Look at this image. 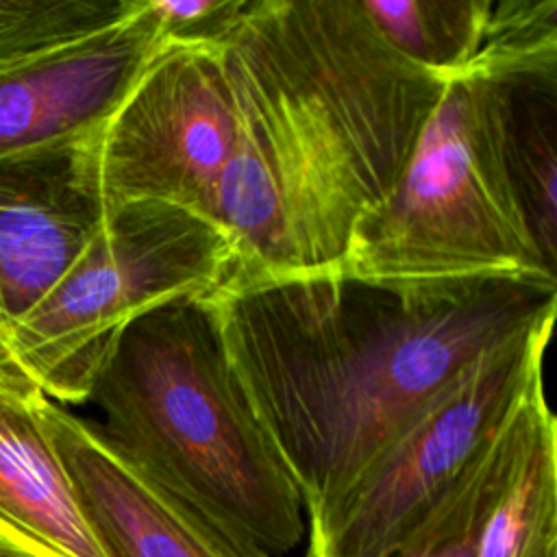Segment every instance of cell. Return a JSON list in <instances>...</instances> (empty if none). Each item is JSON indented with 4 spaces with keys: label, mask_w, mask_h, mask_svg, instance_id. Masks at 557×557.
<instances>
[{
    "label": "cell",
    "mask_w": 557,
    "mask_h": 557,
    "mask_svg": "<svg viewBox=\"0 0 557 557\" xmlns=\"http://www.w3.org/2000/svg\"><path fill=\"white\" fill-rule=\"evenodd\" d=\"M215 44L235 109L215 218L224 285L339 272L444 83L389 46L361 0H244Z\"/></svg>",
    "instance_id": "cell-1"
},
{
    "label": "cell",
    "mask_w": 557,
    "mask_h": 557,
    "mask_svg": "<svg viewBox=\"0 0 557 557\" xmlns=\"http://www.w3.org/2000/svg\"><path fill=\"white\" fill-rule=\"evenodd\" d=\"M205 300L311 522L466 366L553 324L557 281L400 285L339 270L222 285Z\"/></svg>",
    "instance_id": "cell-2"
},
{
    "label": "cell",
    "mask_w": 557,
    "mask_h": 557,
    "mask_svg": "<svg viewBox=\"0 0 557 557\" xmlns=\"http://www.w3.org/2000/svg\"><path fill=\"white\" fill-rule=\"evenodd\" d=\"M87 400L107 446L144 479L226 533L276 555L305 535L302 498L255 413L205 298L131 322Z\"/></svg>",
    "instance_id": "cell-3"
},
{
    "label": "cell",
    "mask_w": 557,
    "mask_h": 557,
    "mask_svg": "<svg viewBox=\"0 0 557 557\" xmlns=\"http://www.w3.org/2000/svg\"><path fill=\"white\" fill-rule=\"evenodd\" d=\"M342 270L400 285L557 281L511 168L505 74L444 83L392 194L357 224Z\"/></svg>",
    "instance_id": "cell-4"
},
{
    "label": "cell",
    "mask_w": 557,
    "mask_h": 557,
    "mask_svg": "<svg viewBox=\"0 0 557 557\" xmlns=\"http://www.w3.org/2000/svg\"><path fill=\"white\" fill-rule=\"evenodd\" d=\"M228 272L231 246L211 220L165 202L120 205L57 285L9 324L11 350L50 400L83 403L131 322L211 296Z\"/></svg>",
    "instance_id": "cell-5"
},
{
    "label": "cell",
    "mask_w": 557,
    "mask_h": 557,
    "mask_svg": "<svg viewBox=\"0 0 557 557\" xmlns=\"http://www.w3.org/2000/svg\"><path fill=\"white\" fill-rule=\"evenodd\" d=\"M553 324L481 355L431 396L359 481L309 522L307 557H385L542 381Z\"/></svg>",
    "instance_id": "cell-6"
},
{
    "label": "cell",
    "mask_w": 557,
    "mask_h": 557,
    "mask_svg": "<svg viewBox=\"0 0 557 557\" xmlns=\"http://www.w3.org/2000/svg\"><path fill=\"white\" fill-rule=\"evenodd\" d=\"M163 41L148 0H0V157L98 131Z\"/></svg>",
    "instance_id": "cell-7"
},
{
    "label": "cell",
    "mask_w": 557,
    "mask_h": 557,
    "mask_svg": "<svg viewBox=\"0 0 557 557\" xmlns=\"http://www.w3.org/2000/svg\"><path fill=\"white\" fill-rule=\"evenodd\" d=\"M235 109L218 44L165 39L94 133L104 202H165L218 218Z\"/></svg>",
    "instance_id": "cell-8"
},
{
    "label": "cell",
    "mask_w": 557,
    "mask_h": 557,
    "mask_svg": "<svg viewBox=\"0 0 557 557\" xmlns=\"http://www.w3.org/2000/svg\"><path fill=\"white\" fill-rule=\"evenodd\" d=\"M94 133L0 157V311L9 324L57 285L109 215Z\"/></svg>",
    "instance_id": "cell-9"
},
{
    "label": "cell",
    "mask_w": 557,
    "mask_h": 557,
    "mask_svg": "<svg viewBox=\"0 0 557 557\" xmlns=\"http://www.w3.org/2000/svg\"><path fill=\"white\" fill-rule=\"evenodd\" d=\"M41 418L104 557H272L135 472L107 446L94 422L50 398Z\"/></svg>",
    "instance_id": "cell-10"
},
{
    "label": "cell",
    "mask_w": 557,
    "mask_h": 557,
    "mask_svg": "<svg viewBox=\"0 0 557 557\" xmlns=\"http://www.w3.org/2000/svg\"><path fill=\"white\" fill-rule=\"evenodd\" d=\"M46 400L0 331V518L63 557H104L46 433Z\"/></svg>",
    "instance_id": "cell-11"
},
{
    "label": "cell",
    "mask_w": 557,
    "mask_h": 557,
    "mask_svg": "<svg viewBox=\"0 0 557 557\" xmlns=\"http://www.w3.org/2000/svg\"><path fill=\"white\" fill-rule=\"evenodd\" d=\"M500 463L474 557H557V424L537 381L498 429Z\"/></svg>",
    "instance_id": "cell-12"
},
{
    "label": "cell",
    "mask_w": 557,
    "mask_h": 557,
    "mask_svg": "<svg viewBox=\"0 0 557 557\" xmlns=\"http://www.w3.org/2000/svg\"><path fill=\"white\" fill-rule=\"evenodd\" d=\"M507 148L535 239L557 265V67L505 74Z\"/></svg>",
    "instance_id": "cell-13"
},
{
    "label": "cell",
    "mask_w": 557,
    "mask_h": 557,
    "mask_svg": "<svg viewBox=\"0 0 557 557\" xmlns=\"http://www.w3.org/2000/svg\"><path fill=\"white\" fill-rule=\"evenodd\" d=\"M383 39L442 83L468 76L481 54L490 0H361Z\"/></svg>",
    "instance_id": "cell-14"
},
{
    "label": "cell",
    "mask_w": 557,
    "mask_h": 557,
    "mask_svg": "<svg viewBox=\"0 0 557 557\" xmlns=\"http://www.w3.org/2000/svg\"><path fill=\"white\" fill-rule=\"evenodd\" d=\"M498 429L418 527L385 557H474L476 531L487 509L500 463Z\"/></svg>",
    "instance_id": "cell-15"
},
{
    "label": "cell",
    "mask_w": 557,
    "mask_h": 557,
    "mask_svg": "<svg viewBox=\"0 0 557 557\" xmlns=\"http://www.w3.org/2000/svg\"><path fill=\"white\" fill-rule=\"evenodd\" d=\"M244 0H148L165 39L215 44Z\"/></svg>",
    "instance_id": "cell-16"
},
{
    "label": "cell",
    "mask_w": 557,
    "mask_h": 557,
    "mask_svg": "<svg viewBox=\"0 0 557 557\" xmlns=\"http://www.w3.org/2000/svg\"><path fill=\"white\" fill-rule=\"evenodd\" d=\"M0 557H63L0 518Z\"/></svg>",
    "instance_id": "cell-17"
},
{
    "label": "cell",
    "mask_w": 557,
    "mask_h": 557,
    "mask_svg": "<svg viewBox=\"0 0 557 557\" xmlns=\"http://www.w3.org/2000/svg\"><path fill=\"white\" fill-rule=\"evenodd\" d=\"M9 329V322L4 320V315H2V311H0V331H7Z\"/></svg>",
    "instance_id": "cell-18"
}]
</instances>
